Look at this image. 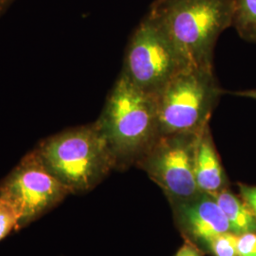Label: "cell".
I'll return each mask as SVG.
<instances>
[{
  "label": "cell",
  "mask_w": 256,
  "mask_h": 256,
  "mask_svg": "<svg viewBox=\"0 0 256 256\" xmlns=\"http://www.w3.org/2000/svg\"><path fill=\"white\" fill-rule=\"evenodd\" d=\"M95 124L119 171L137 165L162 137L156 97L138 90L122 75Z\"/></svg>",
  "instance_id": "6da1fadb"
},
{
  "label": "cell",
  "mask_w": 256,
  "mask_h": 256,
  "mask_svg": "<svg viewBox=\"0 0 256 256\" xmlns=\"http://www.w3.org/2000/svg\"><path fill=\"white\" fill-rule=\"evenodd\" d=\"M236 0H160L147 14L192 66L214 68L223 32L234 24Z\"/></svg>",
  "instance_id": "7a4b0ae2"
},
{
  "label": "cell",
  "mask_w": 256,
  "mask_h": 256,
  "mask_svg": "<svg viewBox=\"0 0 256 256\" xmlns=\"http://www.w3.org/2000/svg\"><path fill=\"white\" fill-rule=\"evenodd\" d=\"M34 149L48 170L72 194L92 191L115 170L95 122L46 138Z\"/></svg>",
  "instance_id": "3957f363"
},
{
  "label": "cell",
  "mask_w": 256,
  "mask_h": 256,
  "mask_svg": "<svg viewBox=\"0 0 256 256\" xmlns=\"http://www.w3.org/2000/svg\"><path fill=\"white\" fill-rule=\"evenodd\" d=\"M222 94L214 68H186L156 97L160 135L200 133Z\"/></svg>",
  "instance_id": "277c9868"
},
{
  "label": "cell",
  "mask_w": 256,
  "mask_h": 256,
  "mask_svg": "<svg viewBox=\"0 0 256 256\" xmlns=\"http://www.w3.org/2000/svg\"><path fill=\"white\" fill-rule=\"evenodd\" d=\"M188 66H192L147 14L129 40L120 75L138 90L158 97Z\"/></svg>",
  "instance_id": "5b68a950"
},
{
  "label": "cell",
  "mask_w": 256,
  "mask_h": 256,
  "mask_svg": "<svg viewBox=\"0 0 256 256\" xmlns=\"http://www.w3.org/2000/svg\"><path fill=\"white\" fill-rule=\"evenodd\" d=\"M68 196L70 192L48 170L36 149L0 183V200L16 212L19 230L54 210Z\"/></svg>",
  "instance_id": "8992f818"
},
{
  "label": "cell",
  "mask_w": 256,
  "mask_h": 256,
  "mask_svg": "<svg viewBox=\"0 0 256 256\" xmlns=\"http://www.w3.org/2000/svg\"><path fill=\"white\" fill-rule=\"evenodd\" d=\"M200 133L162 136L138 162L137 166L171 202L188 200L202 194L194 176V153Z\"/></svg>",
  "instance_id": "52a82bcc"
},
{
  "label": "cell",
  "mask_w": 256,
  "mask_h": 256,
  "mask_svg": "<svg viewBox=\"0 0 256 256\" xmlns=\"http://www.w3.org/2000/svg\"><path fill=\"white\" fill-rule=\"evenodd\" d=\"M174 203L176 222L196 247L205 248L216 236L232 232L229 221L212 196L202 192L191 200Z\"/></svg>",
  "instance_id": "ba28073f"
},
{
  "label": "cell",
  "mask_w": 256,
  "mask_h": 256,
  "mask_svg": "<svg viewBox=\"0 0 256 256\" xmlns=\"http://www.w3.org/2000/svg\"><path fill=\"white\" fill-rule=\"evenodd\" d=\"M194 176L200 191L214 196L227 189L228 178L214 142L210 126L198 134L194 153Z\"/></svg>",
  "instance_id": "9c48e42d"
},
{
  "label": "cell",
  "mask_w": 256,
  "mask_h": 256,
  "mask_svg": "<svg viewBox=\"0 0 256 256\" xmlns=\"http://www.w3.org/2000/svg\"><path fill=\"white\" fill-rule=\"evenodd\" d=\"M212 196L229 221L232 232L238 236L256 232V216L242 198H238L228 188Z\"/></svg>",
  "instance_id": "30bf717a"
},
{
  "label": "cell",
  "mask_w": 256,
  "mask_h": 256,
  "mask_svg": "<svg viewBox=\"0 0 256 256\" xmlns=\"http://www.w3.org/2000/svg\"><path fill=\"white\" fill-rule=\"evenodd\" d=\"M232 26L242 39L256 43V0H236Z\"/></svg>",
  "instance_id": "8fae6325"
},
{
  "label": "cell",
  "mask_w": 256,
  "mask_h": 256,
  "mask_svg": "<svg viewBox=\"0 0 256 256\" xmlns=\"http://www.w3.org/2000/svg\"><path fill=\"white\" fill-rule=\"evenodd\" d=\"M238 236L234 232H225L212 238L205 250L214 256H238Z\"/></svg>",
  "instance_id": "7c38bea8"
},
{
  "label": "cell",
  "mask_w": 256,
  "mask_h": 256,
  "mask_svg": "<svg viewBox=\"0 0 256 256\" xmlns=\"http://www.w3.org/2000/svg\"><path fill=\"white\" fill-rule=\"evenodd\" d=\"M19 230V218L7 202L0 200V241Z\"/></svg>",
  "instance_id": "4fadbf2b"
},
{
  "label": "cell",
  "mask_w": 256,
  "mask_h": 256,
  "mask_svg": "<svg viewBox=\"0 0 256 256\" xmlns=\"http://www.w3.org/2000/svg\"><path fill=\"white\" fill-rule=\"evenodd\" d=\"M238 256H256V232L238 236Z\"/></svg>",
  "instance_id": "5bb4252c"
},
{
  "label": "cell",
  "mask_w": 256,
  "mask_h": 256,
  "mask_svg": "<svg viewBox=\"0 0 256 256\" xmlns=\"http://www.w3.org/2000/svg\"><path fill=\"white\" fill-rule=\"evenodd\" d=\"M241 198L248 206L256 218V186L239 184Z\"/></svg>",
  "instance_id": "9a60e30c"
},
{
  "label": "cell",
  "mask_w": 256,
  "mask_h": 256,
  "mask_svg": "<svg viewBox=\"0 0 256 256\" xmlns=\"http://www.w3.org/2000/svg\"><path fill=\"white\" fill-rule=\"evenodd\" d=\"M174 256H203L200 248L196 247L192 242H186Z\"/></svg>",
  "instance_id": "2e32d148"
},
{
  "label": "cell",
  "mask_w": 256,
  "mask_h": 256,
  "mask_svg": "<svg viewBox=\"0 0 256 256\" xmlns=\"http://www.w3.org/2000/svg\"><path fill=\"white\" fill-rule=\"evenodd\" d=\"M16 1V0H0V16L5 14Z\"/></svg>",
  "instance_id": "e0dca14e"
},
{
  "label": "cell",
  "mask_w": 256,
  "mask_h": 256,
  "mask_svg": "<svg viewBox=\"0 0 256 256\" xmlns=\"http://www.w3.org/2000/svg\"><path fill=\"white\" fill-rule=\"evenodd\" d=\"M236 95H238V96H241V97H245V98H250V99L256 100V90H248V92H238V93H236Z\"/></svg>",
  "instance_id": "ac0fdd59"
},
{
  "label": "cell",
  "mask_w": 256,
  "mask_h": 256,
  "mask_svg": "<svg viewBox=\"0 0 256 256\" xmlns=\"http://www.w3.org/2000/svg\"><path fill=\"white\" fill-rule=\"evenodd\" d=\"M156 1H160V0H156Z\"/></svg>",
  "instance_id": "d6986e66"
}]
</instances>
